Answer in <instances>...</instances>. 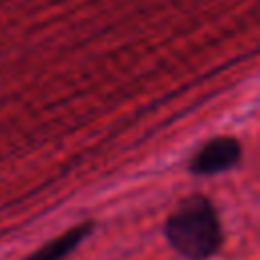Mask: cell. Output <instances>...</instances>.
I'll return each instance as SVG.
<instances>
[{"instance_id": "3957f363", "label": "cell", "mask_w": 260, "mask_h": 260, "mask_svg": "<svg viewBox=\"0 0 260 260\" xmlns=\"http://www.w3.org/2000/svg\"><path fill=\"white\" fill-rule=\"evenodd\" d=\"M93 228H95V221H91V219L77 223V225L69 228L67 232L59 234L55 240L41 246L39 250H35L26 260H63L91 234Z\"/></svg>"}, {"instance_id": "7a4b0ae2", "label": "cell", "mask_w": 260, "mask_h": 260, "mask_svg": "<svg viewBox=\"0 0 260 260\" xmlns=\"http://www.w3.org/2000/svg\"><path fill=\"white\" fill-rule=\"evenodd\" d=\"M242 160V144L234 136H217L205 142L191 158L193 175H217L238 167Z\"/></svg>"}, {"instance_id": "6da1fadb", "label": "cell", "mask_w": 260, "mask_h": 260, "mask_svg": "<svg viewBox=\"0 0 260 260\" xmlns=\"http://www.w3.org/2000/svg\"><path fill=\"white\" fill-rule=\"evenodd\" d=\"M165 236L173 250L187 260H207L223 242L217 211L203 195H189L179 201L167 217Z\"/></svg>"}]
</instances>
